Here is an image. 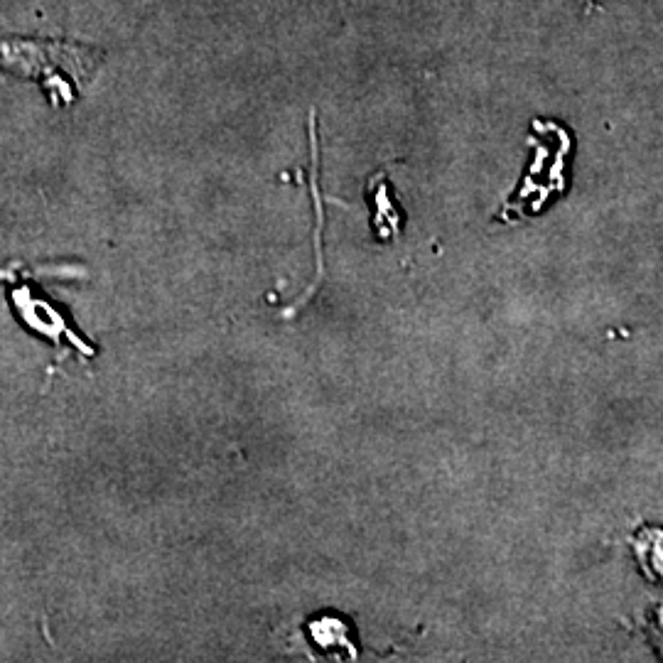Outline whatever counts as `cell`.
<instances>
[{
    "mask_svg": "<svg viewBox=\"0 0 663 663\" xmlns=\"http://www.w3.org/2000/svg\"><path fill=\"white\" fill-rule=\"evenodd\" d=\"M94 50L82 45L50 40H0V69L18 77H32L45 86L55 84L64 94L67 82H74L77 72L82 74L94 64Z\"/></svg>",
    "mask_w": 663,
    "mask_h": 663,
    "instance_id": "cell-1",
    "label": "cell"
}]
</instances>
